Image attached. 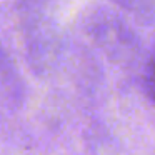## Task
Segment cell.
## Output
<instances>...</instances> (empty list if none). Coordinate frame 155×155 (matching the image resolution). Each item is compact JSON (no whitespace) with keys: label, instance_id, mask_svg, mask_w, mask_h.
<instances>
[{"label":"cell","instance_id":"1","mask_svg":"<svg viewBox=\"0 0 155 155\" xmlns=\"http://www.w3.org/2000/svg\"><path fill=\"white\" fill-rule=\"evenodd\" d=\"M147 87H148V94H150V97L155 100V54L152 55L150 62H148V68H147Z\"/></svg>","mask_w":155,"mask_h":155},{"label":"cell","instance_id":"2","mask_svg":"<svg viewBox=\"0 0 155 155\" xmlns=\"http://www.w3.org/2000/svg\"><path fill=\"white\" fill-rule=\"evenodd\" d=\"M117 4H120L122 7L132 8V10H142L143 7H148L152 4V0H115Z\"/></svg>","mask_w":155,"mask_h":155}]
</instances>
